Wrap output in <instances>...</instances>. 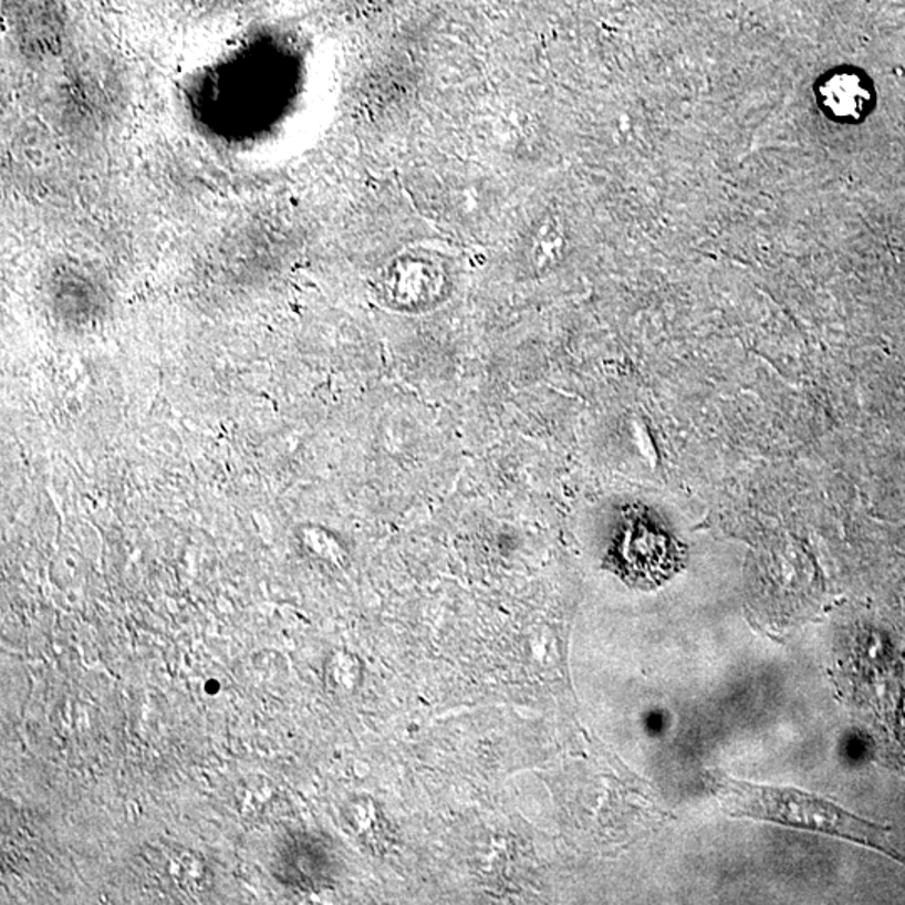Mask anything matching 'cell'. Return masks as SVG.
<instances>
[{"instance_id":"1","label":"cell","mask_w":905,"mask_h":905,"mask_svg":"<svg viewBox=\"0 0 905 905\" xmlns=\"http://www.w3.org/2000/svg\"><path fill=\"white\" fill-rule=\"evenodd\" d=\"M705 781L726 815L846 840L887 855L905 867V855L888 840V829L854 815L830 800L799 788L737 780L719 770L705 771Z\"/></svg>"},{"instance_id":"2","label":"cell","mask_w":905,"mask_h":905,"mask_svg":"<svg viewBox=\"0 0 905 905\" xmlns=\"http://www.w3.org/2000/svg\"><path fill=\"white\" fill-rule=\"evenodd\" d=\"M820 110L840 125H861L877 106V90L865 71L836 67L815 84Z\"/></svg>"}]
</instances>
